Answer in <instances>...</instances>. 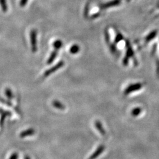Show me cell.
Instances as JSON below:
<instances>
[{"instance_id": "14", "label": "cell", "mask_w": 159, "mask_h": 159, "mask_svg": "<svg viewBox=\"0 0 159 159\" xmlns=\"http://www.w3.org/2000/svg\"><path fill=\"white\" fill-rule=\"evenodd\" d=\"M5 93H6V96L8 98L11 99L13 97L12 93L10 89H6V90H5Z\"/></svg>"}, {"instance_id": "10", "label": "cell", "mask_w": 159, "mask_h": 159, "mask_svg": "<svg viewBox=\"0 0 159 159\" xmlns=\"http://www.w3.org/2000/svg\"><path fill=\"white\" fill-rule=\"evenodd\" d=\"M0 6H1L2 11L4 12H6L7 11L8 6H7L6 0H0Z\"/></svg>"}, {"instance_id": "13", "label": "cell", "mask_w": 159, "mask_h": 159, "mask_svg": "<svg viewBox=\"0 0 159 159\" xmlns=\"http://www.w3.org/2000/svg\"><path fill=\"white\" fill-rule=\"evenodd\" d=\"M142 113V108L140 107H136L134 108L131 111V114L134 116V117H137L140 114Z\"/></svg>"}, {"instance_id": "8", "label": "cell", "mask_w": 159, "mask_h": 159, "mask_svg": "<svg viewBox=\"0 0 159 159\" xmlns=\"http://www.w3.org/2000/svg\"><path fill=\"white\" fill-rule=\"evenodd\" d=\"M52 106L57 109H60V110H64L66 108V107L64 106V105L62 104L61 102H60L58 100H54L52 102Z\"/></svg>"}, {"instance_id": "15", "label": "cell", "mask_w": 159, "mask_h": 159, "mask_svg": "<svg viewBox=\"0 0 159 159\" xmlns=\"http://www.w3.org/2000/svg\"><path fill=\"white\" fill-rule=\"evenodd\" d=\"M28 1H29V0H20V6H21V7H24L27 4Z\"/></svg>"}, {"instance_id": "11", "label": "cell", "mask_w": 159, "mask_h": 159, "mask_svg": "<svg viewBox=\"0 0 159 159\" xmlns=\"http://www.w3.org/2000/svg\"><path fill=\"white\" fill-rule=\"evenodd\" d=\"M62 46H63V42L61 40H57L54 41V43H53V47H54L55 50H57L60 49L62 47Z\"/></svg>"}, {"instance_id": "6", "label": "cell", "mask_w": 159, "mask_h": 159, "mask_svg": "<svg viewBox=\"0 0 159 159\" xmlns=\"http://www.w3.org/2000/svg\"><path fill=\"white\" fill-rule=\"evenodd\" d=\"M34 133H35V130L33 129H29L28 130L22 131L20 134V137L23 138L25 137L30 136L34 134Z\"/></svg>"}, {"instance_id": "17", "label": "cell", "mask_w": 159, "mask_h": 159, "mask_svg": "<svg viewBox=\"0 0 159 159\" xmlns=\"http://www.w3.org/2000/svg\"><path fill=\"white\" fill-rule=\"evenodd\" d=\"M30 159V157H29V156H25V159Z\"/></svg>"}, {"instance_id": "7", "label": "cell", "mask_w": 159, "mask_h": 159, "mask_svg": "<svg viewBox=\"0 0 159 159\" xmlns=\"http://www.w3.org/2000/svg\"><path fill=\"white\" fill-rule=\"evenodd\" d=\"M57 54H58V50H55L54 51H52V52H51L50 56L49 57L48 60H47V64H48V65L51 64V63H52V62L54 61V60L56 59V58L57 57Z\"/></svg>"}, {"instance_id": "1", "label": "cell", "mask_w": 159, "mask_h": 159, "mask_svg": "<svg viewBox=\"0 0 159 159\" xmlns=\"http://www.w3.org/2000/svg\"><path fill=\"white\" fill-rule=\"evenodd\" d=\"M30 42L31 46V51L35 52L37 51V32L35 30H32L30 32Z\"/></svg>"}, {"instance_id": "3", "label": "cell", "mask_w": 159, "mask_h": 159, "mask_svg": "<svg viewBox=\"0 0 159 159\" xmlns=\"http://www.w3.org/2000/svg\"><path fill=\"white\" fill-rule=\"evenodd\" d=\"M142 87V84L141 83H136V84H131L127 87V88L125 90V95H128L131 93L133 91H137L141 89Z\"/></svg>"}, {"instance_id": "9", "label": "cell", "mask_w": 159, "mask_h": 159, "mask_svg": "<svg viewBox=\"0 0 159 159\" xmlns=\"http://www.w3.org/2000/svg\"><path fill=\"white\" fill-rule=\"evenodd\" d=\"M80 49V48L79 46H78L77 44H74L70 48V53H71L73 54H75L79 52Z\"/></svg>"}, {"instance_id": "2", "label": "cell", "mask_w": 159, "mask_h": 159, "mask_svg": "<svg viewBox=\"0 0 159 159\" xmlns=\"http://www.w3.org/2000/svg\"><path fill=\"white\" fill-rule=\"evenodd\" d=\"M64 65V63L63 61H59L56 66H53L52 67H51V68L46 71L45 73H44V77H47L49 76L50 75L52 74L53 73L57 71V70H59L60 68H61L62 67H63Z\"/></svg>"}, {"instance_id": "12", "label": "cell", "mask_w": 159, "mask_h": 159, "mask_svg": "<svg viewBox=\"0 0 159 159\" xmlns=\"http://www.w3.org/2000/svg\"><path fill=\"white\" fill-rule=\"evenodd\" d=\"M119 1L118 0H116L114 1L110 2L107 3V4H103L102 6V8H108L109 7H111V6H116V5H117L119 4Z\"/></svg>"}, {"instance_id": "16", "label": "cell", "mask_w": 159, "mask_h": 159, "mask_svg": "<svg viewBox=\"0 0 159 159\" xmlns=\"http://www.w3.org/2000/svg\"><path fill=\"white\" fill-rule=\"evenodd\" d=\"M18 153H14L12 154L11 156H10L9 159H18Z\"/></svg>"}, {"instance_id": "4", "label": "cell", "mask_w": 159, "mask_h": 159, "mask_svg": "<svg viewBox=\"0 0 159 159\" xmlns=\"http://www.w3.org/2000/svg\"><path fill=\"white\" fill-rule=\"evenodd\" d=\"M104 150H105V146L104 145L99 146L97 148L96 150L90 156L89 159H97V157H98L102 153V152L104 151Z\"/></svg>"}, {"instance_id": "5", "label": "cell", "mask_w": 159, "mask_h": 159, "mask_svg": "<svg viewBox=\"0 0 159 159\" xmlns=\"http://www.w3.org/2000/svg\"><path fill=\"white\" fill-rule=\"evenodd\" d=\"M95 126H96L97 130L100 132V133L102 136H104L106 134V131L104 130L102 123L100 121H98V120L96 121V122H95Z\"/></svg>"}]
</instances>
